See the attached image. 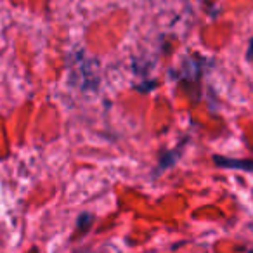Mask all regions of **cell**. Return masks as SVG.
<instances>
[{
    "mask_svg": "<svg viewBox=\"0 0 253 253\" xmlns=\"http://www.w3.org/2000/svg\"><path fill=\"white\" fill-rule=\"evenodd\" d=\"M246 57L250 61H253V39L250 40V45H248V52H246Z\"/></svg>",
    "mask_w": 253,
    "mask_h": 253,
    "instance_id": "obj_2",
    "label": "cell"
},
{
    "mask_svg": "<svg viewBox=\"0 0 253 253\" xmlns=\"http://www.w3.org/2000/svg\"><path fill=\"white\" fill-rule=\"evenodd\" d=\"M215 163L220 167H225V169H243L246 172H253V162H250V160H232L215 156Z\"/></svg>",
    "mask_w": 253,
    "mask_h": 253,
    "instance_id": "obj_1",
    "label": "cell"
}]
</instances>
